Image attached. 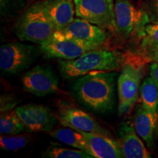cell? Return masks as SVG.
<instances>
[{
  "instance_id": "obj_1",
  "label": "cell",
  "mask_w": 158,
  "mask_h": 158,
  "mask_svg": "<svg viewBox=\"0 0 158 158\" xmlns=\"http://www.w3.org/2000/svg\"><path fill=\"white\" fill-rule=\"evenodd\" d=\"M115 71L94 72L79 77L73 86L78 101L92 111L109 112L115 106Z\"/></svg>"
},
{
  "instance_id": "obj_2",
  "label": "cell",
  "mask_w": 158,
  "mask_h": 158,
  "mask_svg": "<svg viewBox=\"0 0 158 158\" xmlns=\"http://www.w3.org/2000/svg\"><path fill=\"white\" fill-rule=\"evenodd\" d=\"M126 58L127 54L121 51L101 48L87 51L71 60L59 59V67L63 78L74 79L90 73L119 70Z\"/></svg>"
},
{
  "instance_id": "obj_3",
  "label": "cell",
  "mask_w": 158,
  "mask_h": 158,
  "mask_svg": "<svg viewBox=\"0 0 158 158\" xmlns=\"http://www.w3.org/2000/svg\"><path fill=\"white\" fill-rule=\"evenodd\" d=\"M56 31L43 2L30 6L20 18L15 28L17 37L21 41L39 45L48 40Z\"/></svg>"
},
{
  "instance_id": "obj_4",
  "label": "cell",
  "mask_w": 158,
  "mask_h": 158,
  "mask_svg": "<svg viewBox=\"0 0 158 158\" xmlns=\"http://www.w3.org/2000/svg\"><path fill=\"white\" fill-rule=\"evenodd\" d=\"M143 59L127 55L117 81L118 115L129 113L138 100L143 76Z\"/></svg>"
},
{
  "instance_id": "obj_5",
  "label": "cell",
  "mask_w": 158,
  "mask_h": 158,
  "mask_svg": "<svg viewBox=\"0 0 158 158\" xmlns=\"http://www.w3.org/2000/svg\"><path fill=\"white\" fill-rule=\"evenodd\" d=\"M101 48L103 46L68 36L62 30H56L48 40L40 45V49L46 57L64 60L76 59L87 51Z\"/></svg>"
},
{
  "instance_id": "obj_6",
  "label": "cell",
  "mask_w": 158,
  "mask_h": 158,
  "mask_svg": "<svg viewBox=\"0 0 158 158\" xmlns=\"http://www.w3.org/2000/svg\"><path fill=\"white\" fill-rule=\"evenodd\" d=\"M77 17L116 32L114 0H73Z\"/></svg>"
},
{
  "instance_id": "obj_7",
  "label": "cell",
  "mask_w": 158,
  "mask_h": 158,
  "mask_svg": "<svg viewBox=\"0 0 158 158\" xmlns=\"http://www.w3.org/2000/svg\"><path fill=\"white\" fill-rule=\"evenodd\" d=\"M37 48L23 43L13 42L1 45L0 70L6 75H15L29 68L37 57Z\"/></svg>"
},
{
  "instance_id": "obj_8",
  "label": "cell",
  "mask_w": 158,
  "mask_h": 158,
  "mask_svg": "<svg viewBox=\"0 0 158 158\" xmlns=\"http://www.w3.org/2000/svg\"><path fill=\"white\" fill-rule=\"evenodd\" d=\"M21 84L26 92L37 96L59 92L58 76L47 65H37L27 71L21 78Z\"/></svg>"
},
{
  "instance_id": "obj_9",
  "label": "cell",
  "mask_w": 158,
  "mask_h": 158,
  "mask_svg": "<svg viewBox=\"0 0 158 158\" xmlns=\"http://www.w3.org/2000/svg\"><path fill=\"white\" fill-rule=\"evenodd\" d=\"M18 116L29 132H51L58 117L51 108L43 105L27 104L15 108Z\"/></svg>"
},
{
  "instance_id": "obj_10",
  "label": "cell",
  "mask_w": 158,
  "mask_h": 158,
  "mask_svg": "<svg viewBox=\"0 0 158 158\" xmlns=\"http://www.w3.org/2000/svg\"><path fill=\"white\" fill-rule=\"evenodd\" d=\"M63 126L78 131H84L111 137L110 132L102 127L94 118L84 110L74 107L61 108L57 114Z\"/></svg>"
},
{
  "instance_id": "obj_11",
  "label": "cell",
  "mask_w": 158,
  "mask_h": 158,
  "mask_svg": "<svg viewBox=\"0 0 158 158\" xmlns=\"http://www.w3.org/2000/svg\"><path fill=\"white\" fill-rule=\"evenodd\" d=\"M62 31L75 39L101 46H103L108 39L106 29L78 17Z\"/></svg>"
},
{
  "instance_id": "obj_12",
  "label": "cell",
  "mask_w": 158,
  "mask_h": 158,
  "mask_svg": "<svg viewBox=\"0 0 158 158\" xmlns=\"http://www.w3.org/2000/svg\"><path fill=\"white\" fill-rule=\"evenodd\" d=\"M118 141L124 158H149L151 154L136 132L131 122H123L118 129Z\"/></svg>"
},
{
  "instance_id": "obj_13",
  "label": "cell",
  "mask_w": 158,
  "mask_h": 158,
  "mask_svg": "<svg viewBox=\"0 0 158 158\" xmlns=\"http://www.w3.org/2000/svg\"><path fill=\"white\" fill-rule=\"evenodd\" d=\"M80 132V131H79ZM89 147V154L94 158H122L119 141L111 137L87 132H81Z\"/></svg>"
},
{
  "instance_id": "obj_14",
  "label": "cell",
  "mask_w": 158,
  "mask_h": 158,
  "mask_svg": "<svg viewBox=\"0 0 158 158\" xmlns=\"http://www.w3.org/2000/svg\"><path fill=\"white\" fill-rule=\"evenodd\" d=\"M116 32L123 39H127L134 31L138 10L128 0H115Z\"/></svg>"
},
{
  "instance_id": "obj_15",
  "label": "cell",
  "mask_w": 158,
  "mask_h": 158,
  "mask_svg": "<svg viewBox=\"0 0 158 158\" xmlns=\"http://www.w3.org/2000/svg\"><path fill=\"white\" fill-rule=\"evenodd\" d=\"M43 3L56 30L64 29L74 20L73 0H44Z\"/></svg>"
},
{
  "instance_id": "obj_16",
  "label": "cell",
  "mask_w": 158,
  "mask_h": 158,
  "mask_svg": "<svg viewBox=\"0 0 158 158\" xmlns=\"http://www.w3.org/2000/svg\"><path fill=\"white\" fill-rule=\"evenodd\" d=\"M133 124L138 135L145 141L149 148L155 144V134L158 126V116H155L141 105L136 107Z\"/></svg>"
},
{
  "instance_id": "obj_17",
  "label": "cell",
  "mask_w": 158,
  "mask_h": 158,
  "mask_svg": "<svg viewBox=\"0 0 158 158\" xmlns=\"http://www.w3.org/2000/svg\"><path fill=\"white\" fill-rule=\"evenodd\" d=\"M49 135L55 139L76 149H81L89 153V147L84 136L81 132L72 128H59L49 132Z\"/></svg>"
},
{
  "instance_id": "obj_18",
  "label": "cell",
  "mask_w": 158,
  "mask_h": 158,
  "mask_svg": "<svg viewBox=\"0 0 158 158\" xmlns=\"http://www.w3.org/2000/svg\"><path fill=\"white\" fill-rule=\"evenodd\" d=\"M140 96L142 106L153 115L158 116V87L151 76L141 84Z\"/></svg>"
},
{
  "instance_id": "obj_19",
  "label": "cell",
  "mask_w": 158,
  "mask_h": 158,
  "mask_svg": "<svg viewBox=\"0 0 158 158\" xmlns=\"http://www.w3.org/2000/svg\"><path fill=\"white\" fill-rule=\"evenodd\" d=\"M26 130L23 123L18 116L16 110H11L1 113L0 132L3 135H17Z\"/></svg>"
},
{
  "instance_id": "obj_20",
  "label": "cell",
  "mask_w": 158,
  "mask_h": 158,
  "mask_svg": "<svg viewBox=\"0 0 158 158\" xmlns=\"http://www.w3.org/2000/svg\"><path fill=\"white\" fill-rule=\"evenodd\" d=\"M43 156L48 158H93L92 155L81 149H71L56 146L49 147Z\"/></svg>"
},
{
  "instance_id": "obj_21",
  "label": "cell",
  "mask_w": 158,
  "mask_h": 158,
  "mask_svg": "<svg viewBox=\"0 0 158 158\" xmlns=\"http://www.w3.org/2000/svg\"><path fill=\"white\" fill-rule=\"evenodd\" d=\"M31 139V136L28 134H17V135H7L1 136L0 146L4 150L16 151L21 149L27 145Z\"/></svg>"
},
{
  "instance_id": "obj_22",
  "label": "cell",
  "mask_w": 158,
  "mask_h": 158,
  "mask_svg": "<svg viewBox=\"0 0 158 158\" xmlns=\"http://www.w3.org/2000/svg\"><path fill=\"white\" fill-rule=\"evenodd\" d=\"M141 55L143 60L158 63V43L142 38Z\"/></svg>"
},
{
  "instance_id": "obj_23",
  "label": "cell",
  "mask_w": 158,
  "mask_h": 158,
  "mask_svg": "<svg viewBox=\"0 0 158 158\" xmlns=\"http://www.w3.org/2000/svg\"><path fill=\"white\" fill-rule=\"evenodd\" d=\"M150 18L147 11L138 10V15L136 21L134 31L140 38H143L146 36V27L150 22Z\"/></svg>"
},
{
  "instance_id": "obj_24",
  "label": "cell",
  "mask_w": 158,
  "mask_h": 158,
  "mask_svg": "<svg viewBox=\"0 0 158 158\" xmlns=\"http://www.w3.org/2000/svg\"><path fill=\"white\" fill-rule=\"evenodd\" d=\"M147 12L149 15L151 22L158 23V0L148 1Z\"/></svg>"
},
{
  "instance_id": "obj_25",
  "label": "cell",
  "mask_w": 158,
  "mask_h": 158,
  "mask_svg": "<svg viewBox=\"0 0 158 158\" xmlns=\"http://www.w3.org/2000/svg\"><path fill=\"white\" fill-rule=\"evenodd\" d=\"M144 37L151 42L158 43V23L148 24L146 27V36Z\"/></svg>"
},
{
  "instance_id": "obj_26",
  "label": "cell",
  "mask_w": 158,
  "mask_h": 158,
  "mask_svg": "<svg viewBox=\"0 0 158 158\" xmlns=\"http://www.w3.org/2000/svg\"><path fill=\"white\" fill-rule=\"evenodd\" d=\"M150 76L152 78L158 87V63L153 62L150 66Z\"/></svg>"
}]
</instances>
